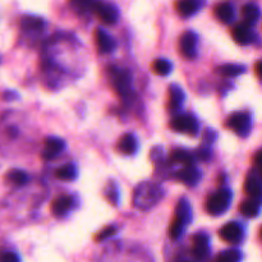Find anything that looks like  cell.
Listing matches in <instances>:
<instances>
[{
    "instance_id": "cell-1",
    "label": "cell",
    "mask_w": 262,
    "mask_h": 262,
    "mask_svg": "<svg viewBox=\"0 0 262 262\" xmlns=\"http://www.w3.org/2000/svg\"><path fill=\"white\" fill-rule=\"evenodd\" d=\"M163 196L160 187L152 183H142L136 188L133 202L141 210H147L152 207Z\"/></svg>"
},
{
    "instance_id": "cell-2",
    "label": "cell",
    "mask_w": 262,
    "mask_h": 262,
    "mask_svg": "<svg viewBox=\"0 0 262 262\" xmlns=\"http://www.w3.org/2000/svg\"><path fill=\"white\" fill-rule=\"evenodd\" d=\"M230 200H232V193L229 189H220L207 199V212L211 215H222L229 207Z\"/></svg>"
},
{
    "instance_id": "cell-3",
    "label": "cell",
    "mask_w": 262,
    "mask_h": 262,
    "mask_svg": "<svg viewBox=\"0 0 262 262\" xmlns=\"http://www.w3.org/2000/svg\"><path fill=\"white\" fill-rule=\"evenodd\" d=\"M227 127L239 136H247L251 128V117L247 113H234L227 120Z\"/></svg>"
},
{
    "instance_id": "cell-4",
    "label": "cell",
    "mask_w": 262,
    "mask_h": 262,
    "mask_svg": "<svg viewBox=\"0 0 262 262\" xmlns=\"http://www.w3.org/2000/svg\"><path fill=\"white\" fill-rule=\"evenodd\" d=\"M94 12L100 20L105 25H114L118 20V9L115 5L104 2H96L94 5Z\"/></svg>"
},
{
    "instance_id": "cell-5",
    "label": "cell",
    "mask_w": 262,
    "mask_h": 262,
    "mask_svg": "<svg viewBox=\"0 0 262 262\" xmlns=\"http://www.w3.org/2000/svg\"><path fill=\"white\" fill-rule=\"evenodd\" d=\"M170 127L177 132L189 133V135H196L199 130V122L196 118L189 114H182L174 118L170 123Z\"/></svg>"
},
{
    "instance_id": "cell-6",
    "label": "cell",
    "mask_w": 262,
    "mask_h": 262,
    "mask_svg": "<svg viewBox=\"0 0 262 262\" xmlns=\"http://www.w3.org/2000/svg\"><path fill=\"white\" fill-rule=\"evenodd\" d=\"M112 71V79L115 90L120 95H125L127 92H129L130 86H132V77H130L129 72L125 69L117 68H113Z\"/></svg>"
},
{
    "instance_id": "cell-7",
    "label": "cell",
    "mask_w": 262,
    "mask_h": 262,
    "mask_svg": "<svg viewBox=\"0 0 262 262\" xmlns=\"http://www.w3.org/2000/svg\"><path fill=\"white\" fill-rule=\"evenodd\" d=\"M196 46H197V36L192 31H187L181 36L179 40V50L182 55L188 59H193L196 56Z\"/></svg>"
},
{
    "instance_id": "cell-8",
    "label": "cell",
    "mask_w": 262,
    "mask_h": 262,
    "mask_svg": "<svg viewBox=\"0 0 262 262\" xmlns=\"http://www.w3.org/2000/svg\"><path fill=\"white\" fill-rule=\"evenodd\" d=\"M220 237L223 241L232 245H237L243 238V229L238 223H228L220 229Z\"/></svg>"
},
{
    "instance_id": "cell-9",
    "label": "cell",
    "mask_w": 262,
    "mask_h": 262,
    "mask_svg": "<svg viewBox=\"0 0 262 262\" xmlns=\"http://www.w3.org/2000/svg\"><path fill=\"white\" fill-rule=\"evenodd\" d=\"M64 147L63 140L56 137H50L45 141V147L42 151V159L43 160H51V159L55 158L56 155H59L61 150Z\"/></svg>"
},
{
    "instance_id": "cell-10",
    "label": "cell",
    "mask_w": 262,
    "mask_h": 262,
    "mask_svg": "<svg viewBox=\"0 0 262 262\" xmlns=\"http://www.w3.org/2000/svg\"><path fill=\"white\" fill-rule=\"evenodd\" d=\"M177 179H179L181 182L186 183L187 186H194L197 182L201 178V174H200V170L194 165H188L184 166L183 169L177 173Z\"/></svg>"
},
{
    "instance_id": "cell-11",
    "label": "cell",
    "mask_w": 262,
    "mask_h": 262,
    "mask_svg": "<svg viewBox=\"0 0 262 262\" xmlns=\"http://www.w3.org/2000/svg\"><path fill=\"white\" fill-rule=\"evenodd\" d=\"M95 40H96L97 48L101 53H110L115 49V41L107 32H105L101 28H97L95 31Z\"/></svg>"
},
{
    "instance_id": "cell-12",
    "label": "cell",
    "mask_w": 262,
    "mask_h": 262,
    "mask_svg": "<svg viewBox=\"0 0 262 262\" xmlns=\"http://www.w3.org/2000/svg\"><path fill=\"white\" fill-rule=\"evenodd\" d=\"M209 238L205 234H197L193 238V255L199 260H204L209 256Z\"/></svg>"
},
{
    "instance_id": "cell-13",
    "label": "cell",
    "mask_w": 262,
    "mask_h": 262,
    "mask_svg": "<svg viewBox=\"0 0 262 262\" xmlns=\"http://www.w3.org/2000/svg\"><path fill=\"white\" fill-rule=\"evenodd\" d=\"M201 7V0H177L176 9L182 17L194 14Z\"/></svg>"
},
{
    "instance_id": "cell-14",
    "label": "cell",
    "mask_w": 262,
    "mask_h": 262,
    "mask_svg": "<svg viewBox=\"0 0 262 262\" xmlns=\"http://www.w3.org/2000/svg\"><path fill=\"white\" fill-rule=\"evenodd\" d=\"M233 38L237 41L239 45H247L252 41V31L251 26L247 23H241L233 28Z\"/></svg>"
},
{
    "instance_id": "cell-15",
    "label": "cell",
    "mask_w": 262,
    "mask_h": 262,
    "mask_svg": "<svg viewBox=\"0 0 262 262\" xmlns=\"http://www.w3.org/2000/svg\"><path fill=\"white\" fill-rule=\"evenodd\" d=\"M246 192L250 194V197L252 200H256V201L260 202L262 200V183L258 181L256 177L250 176L247 179H246L245 183Z\"/></svg>"
},
{
    "instance_id": "cell-16",
    "label": "cell",
    "mask_w": 262,
    "mask_h": 262,
    "mask_svg": "<svg viewBox=\"0 0 262 262\" xmlns=\"http://www.w3.org/2000/svg\"><path fill=\"white\" fill-rule=\"evenodd\" d=\"M215 15H216L220 22L229 23L234 18V8L230 3H220L215 8Z\"/></svg>"
},
{
    "instance_id": "cell-17",
    "label": "cell",
    "mask_w": 262,
    "mask_h": 262,
    "mask_svg": "<svg viewBox=\"0 0 262 262\" xmlns=\"http://www.w3.org/2000/svg\"><path fill=\"white\" fill-rule=\"evenodd\" d=\"M118 148H119L120 152L125 154V155L135 154L136 150H137V140L133 135L127 133V135L120 138L119 143H118Z\"/></svg>"
},
{
    "instance_id": "cell-18",
    "label": "cell",
    "mask_w": 262,
    "mask_h": 262,
    "mask_svg": "<svg viewBox=\"0 0 262 262\" xmlns=\"http://www.w3.org/2000/svg\"><path fill=\"white\" fill-rule=\"evenodd\" d=\"M184 101V94L182 92L181 87L173 84L169 89V105L171 110H178Z\"/></svg>"
},
{
    "instance_id": "cell-19",
    "label": "cell",
    "mask_w": 262,
    "mask_h": 262,
    "mask_svg": "<svg viewBox=\"0 0 262 262\" xmlns=\"http://www.w3.org/2000/svg\"><path fill=\"white\" fill-rule=\"evenodd\" d=\"M72 207V199L69 196H60L55 199L51 205V211L55 215H63Z\"/></svg>"
},
{
    "instance_id": "cell-20",
    "label": "cell",
    "mask_w": 262,
    "mask_h": 262,
    "mask_svg": "<svg viewBox=\"0 0 262 262\" xmlns=\"http://www.w3.org/2000/svg\"><path fill=\"white\" fill-rule=\"evenodd\" d=\"M242 15L245 18V23H247L248 26H252L260 18V8L256 4H252V3L246 4L242 8Z\"/></svg>"
},
{
    "instance_id": "cell-21",
    "label": "cell",
    "mask_w": 262,
    "mask_h": 262,
    "mask_svg": "<svg viewBox=\"0 0 262 262\" xmlns=\"http://www.w3.org/2000/svg\"><path fill=\"white\" fill-rule=\"evenodd\" d=\"M22 28L26 31H40L42 30L45 22H43L42 18L36 17V15H26L22 18Z\"/></svg>"
},
{
    "instance_id": "cell-22",
    "label": "cell",
    "mask_w": 262,
    "mask_h": 262,
    "mask_svg": "<svg viewBox=\"0 0 262 262\" xmlns=\"http://www.w3.org/2000/svg\"><path fill=\"white\" fill-rule=\"evenodd\" d=\"M241 212H242L245 216L247 217H255L258 215V211H260V202L256 201V200H248V201H245L239 207Z\"/></svg>"
},
{
    "instance_id": "cell-23",
    "label": "cell",
    "mask_w": 262,
    "mask_h": 262,
    "mask_svg": "<svg viewBox=\"0 0 262 262\" xmlns=\"http://www.w3.org/2000/svg\"><path fill=\"white\" fill-rule=\"evenodd\" d=\"M55 176L60 181H72V179L76 178L77 169L73 164H66V165L56 169Z\"/></svg>"
},
{
    "instance_id": "cell-24",
    "label": "cell",
    "mask_w": 262,
    "mask_h": 262,
    "mask_svg": "<svg viewBox=\"0 0 262 262\" xmlns=\"http://www.w3.org/2000/svg\"><path fill=\"white\" fill-rule=\"evenodd\" d=\"M216 71L223 77H235L245 72V67L238 66V64H224V66H220Z\"/></svg>"
},
{
    "instance_id": "cell-25",
    "label": "cell",
    "mask_w": 262,
    "mask_h": 262,
    "mask_svg": "<svg viewBox=\"0 0 262 262\" xmlns=\"http://www.w3.org/2000/svg\"><path fill=\"white\" fill-rule=\"evenodd\" d=\"M170 160L174 161V163L184 164V166L193 165V158H192L191 154L187 152L186 150H182V148H177V150L173 151Z\"/></svg>"
},
{
    "instance_id": "cell-26",
    "label": "cell",
    "mask_w": 262,
    "mask_h": 262,
    "mask_svg": "<svg viewBox=\"0 0 262 262\" xmlns=\"http://www.w3.org/2000/svg\"><path fill=\"white\" fill-rule=\"evenodd\" d=\"M187 222H188V220H186L184 217L177 215V217L173 220V223H171L170 225V237L173 238V239H178V238L181 237L184 228H186Z\"/></svg>"
},
{
    "instance_id": "cell-27",
    "label": "cell",
    "mask_w": 262,
    "mask_h": 262,
    "mask_svg": "<svg viewBox=\"0 0 262 262\" xmlns=\"http://www.w3.org/2000/svg\"><path fill=\"white\" fill-rule=\"evenodd\" d=\"M152 69L158 76H168L171 71V64L165 59H156L152 64Z\"/></svg>"
},
{
    "instance_id": "cell-28",
    "label": "cell",
    "mask_w": 262,
    "mask_h": 262,
    "mask_svg": "<svg viewBox=\"0 0 262 262\" xmlns=\"http://www.w3.org/2000/svg\"><path fill=\"white\" fill-rule=\"evenodd\" d=\"M242 255L238 250H228L217 256L216 262H241Z\"/></svg>"
},
{
    "instance_id": "cell-29",
    "label": "cell",
    "mask_w": 262,
    "mask_h": 262,
    "mask_svg": "<svg viewBox=\"0 0 262 262\" xmlns=\"http://www.w3.org/2000/svg\"><path fill=\"white\" fill-rule=\"evenodd\" d=\"M8 178L15 184H25L28 181V177L25 171L18 170V169H12V170L8 171Z\"/></svg>"
},
{
    "instance_id": "cell-30",
    "label": "cell",
    "mask_w": 262,
    "mask_h": 262,
    "mask_svg": "<svg viewBox=\"0 0 262 262\" xmlns=\"http://www.w3.org/2000/svg\"><path fill=\"white\" fill-rule=\"evenodd\" d=\"M72 5L77 9H81V10H86L89 8H94L95 3L94 0H71Z\"/></svg>"
},
{
    "instance_id": "cell-31",
    "label": "cell",
    "mask_w": 262,
    "mask_h": 262,
    "mask_svg": "<svg viewBox=\"0 0 262 262\" xmlns=\"http://www.w3.org/2000/svg\"><path fill=\"white\" fill-rule=\"evenodd\" d=\"M115 233H117V228H115V227H106L104 230H101V232L99 233V235L96 237V241H97V242H100V241L107 239V238L115 235Z\"/></svg>"
},
{
    "instance_id": "cell-32",
    "label": "cell",
    "mask_w": 262,
    "mask_h": 262,
    "mask_svg": "<svg viewBox=\"0 0 262 262\" xmlns=\"http://www.w3.org/2000/svg\"><path fill=\"white\" fill-rule=\"evenodd\" d=\"M2 262H19V257L14 252H4L2 256Z\"/></svg>"
},
{
    "instance_id": "cell-33",
    "label": "cell",
    "mask_w": 262,
    "mask_h": 262,
    "mask_svg": "<svg viewBox=\"0 0 262 262\" xmlns=\"http://www.w3.org/2000/svg\"><path fill=\"white\" fill-rule=\"evenodd\" d=\"M197 155H199V158L201 159V160H207V159L210 158V150L207 147H201L199 150V152H197Z\"/></svg>"
},
{
    "instance_id": "cell-34",
    "label": "cell",
    "mask_w": 262,
    "mask_h": 262,
    "mask_svg": "<svg viewBox=\"0 0 262 262\" xmlns=\"http://www.w3.org/2000/svg\"><path fill=\"white\" fill-rule=\"evenodd\" d=\"M256 164H257L258 169H260V171L262 174V150L257 154V156H256Z\"/></svg>"
},
{
    "instance_id": "cell-35",
    "label": "cell",
    "mask_w": 262,
    "mask_h": 262,
    "mask_svg": "<svg viewBox=\"0 0 262 262\" xmlns=\"http://www.w3.org/2000/svg\"><path fill=\"white\" fill-rule=\"evenodd\" d=\"M256 74L258 76V78L262 79V61H258L257 64H256Z\"/></svg>"
},
{
    "instance_id": "cell-36",
    "label": "cell",
    "mask_w": 262,
    "mask_h": 262,
    "mask_svg": "<svg viewBox=\"0 0 262 262\" xmlns=\"http://www.w3.org/2000/svg\"><path fill=\"white\" fill-rule=\"evenodd\" d=\"M261 237H262V232H261Z\"/></svg>"
}]
</instances>
